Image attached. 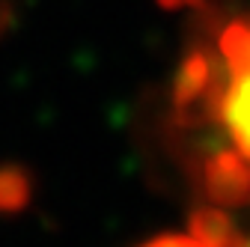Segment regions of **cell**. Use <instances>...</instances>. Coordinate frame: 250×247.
I'll use <instances>...</instances> for the list:
<instances>
[{
	"mask_svg": "<svg viewBox=\"0 0 250 247\" xmlns=\"http://www.w3.org/2000/svg\"><path fill=\"white\" fill-rule=\"evenodd\" d=\"M203 191L214 206H250V161L235 149H217L203 164Z\"/></svg>",
	"mask_w": 250,
	"mask_h": 247,
	"instance_id": "6da1fadb",
	"label": "cell"
},
{
	"mask_svg": "<svg viewBox=\"0 0 250 247\" xmlns=\"http://www.w3.org/2000/svg\"><path fill=\"white\" fill-rule=\"evenodd\" d=\"M191 235H197L208 247H232L241 229L221 206V208H197L191 214Z\"/></svg>",
	"mask_w": 250,
	"mask_h": 247,
	"instance_id": "7a4b0ae2",
	"label": "cell"
},
{
	"mask_svg": "<svg viewBox=\"0 0 250 247\" xmlns=\"http://www.w3.org/2000/svg\"><path fill=\"white\" fill-rule=\"evenodd\" d=\"M33 197V179L18 164H0V214H18Z\"/></svg>",
	"mask_w": 250,
	"mask_h": 247,
	"instance_id": "3957f363",
	"label": "cell"
},
{
	"mask_svg": "<svg viewBox=\"0 0 250 247\" xmlns=\"http://www.w3.org/2000/svg\"><path fill=\"white\" fill-rule=\"evenodd\" d=\"M146 247H208V244H203L197 235H164L149 241Z\"/></svg>",
	"mask_w": 250,
	"mask_h": 247,
	"instance_id": "277c9868",
	"label": "cell"
},
{
	"mask_svg": "<svg viewBox=\"0 0 250 247\" xmlns=\"http://www.w3.org/2000/svg\"><path fill=\"white\" fill-rule=\"evenodd\" d=\"M12 21H15V9H12V3H9V0H0V36H3L6 30L12 27Z\"/></svg>",
	"mask_w": 250,
	"mask_h": 247,
	"instance_id": "5b68a950",
	"label": "cell"
},
{
	"mask_svg": "<svg viewBox=\"0 0 250 247\" xmlns=\"http://www.w3.org/2000/svg\"><path fill=\"white\" fill-rule=\"evenodd\" d=\"M232 247H250V235H244V232H241V235H238V241H235Z\"/></svg>",
	"mask_w": 250,
	"mask_h": 247,
	"instance_id": "8992f818",
	"label": "cell"
}]
</instances>
